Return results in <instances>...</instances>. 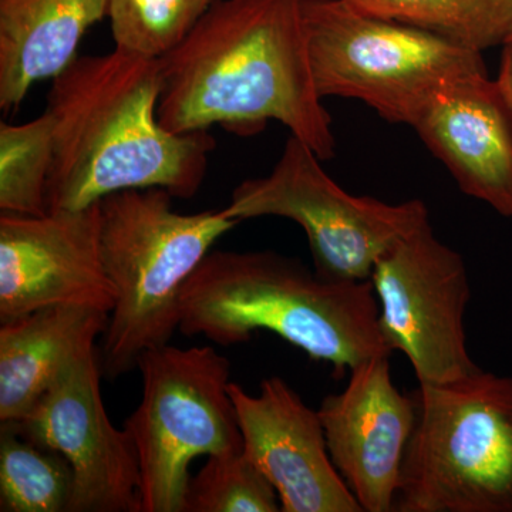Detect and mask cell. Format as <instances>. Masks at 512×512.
Here are the masks:
<instances>
[{"instance_id":"ffe728a7","label":"cell","mask_w":512,"mask_h":512,"mask_svg":"<svg viewBox=\"0 0 512 512\" xmlns=\"http://www.w3.org/2000/svg\"><path fill=\"white\" fill-rule=\"evenodd\" d=\"M215 0H110L117 49L161 59L187 39Z\"/></svg>"},{"instance_id":"8992f818","label":"cell","mask_w":512,"mask_h":512,"mask_svg":"<svg viewBox=\"0 0 512 512\" xmlns=\"http://www.w3.org/2000/svg\"><path fill=\"white\" fill-rule=\"evenodd\" d=\"M302 9L320 97L363 101L390 123L412 127L441 90L487 72L480 52L348 0H303Z\"/></svg>"},{"instance_id":"44dd1931","label":"cell","mask_w":512,"mask_h":512,"mask_svg":"<svg viewBox=\"0 0 512 512\" xmlns=\"http://www.w3.org/2000/svg\"><path fill=\"white\" fill-rule=\"evenodd\" d=\"M279 511L274 485L244 451L208 456L185 494L184 512Z\"/></svg>"},{"instance_id":"5b68a950","label":"cell","mask_w":512,"mask_h":512,"mask_svg":"<svg viewBox=\"0 0 512 512\" xmlns=\"http://www.w3.org/2000/svg\"><path fill=\"white\" fill-rule=\"evenodd\" d=\"M399 512H512V377L419 384Z\"/></svg>"},{"instance_id":"8fae6325","label":"cell","mask_w":512,"mask_h":512,"mask_svg":"<svg viewBox=\"0 0 512 512\" xmlns=\"http://www.w3.org/2000/svg\"><path fill=\"white\" fill-rule=\"evenodd\" d=\"M100 201L43 217L0 215V323L50 306L109 313L116 291L103 264Z\"/></svg>"},{"instance_id":"7a4b0ae2","label":"cell","mask_w":512,"mask_h":512,"mask_svg":"<svg viewBox=\"0 0 512 512\" xmlns=\"http://www.w3.org/2000/svg\"><path fill=\"white\" fill-rule=\"evenodd\" d=\"M160 59L114 49L76 57L53 79L50 211L83 210L107 195L163 188L188 200L201 188L214 138L177 134L158 121Z\"/></svg>"},{"instance_id":"d6986e66","label":"cell","mask_w":512,"mask_h":512,"mask_svg":"<svg viewBox=\"0 0 512 512\" xmlns=\"http://www.w3.org/2000/svg\"><path fill=\"white\" fill-rule=\"evenodd\" d=\"M53 165V117L0 124V210L43 217Z\"/></svg>"},{"instance_id":"7c38bea8","label":"cell","mask_w":512,"mask_h":512,"mask_svg":"<svg viewBox=\"0 0 512 512\" xmlns=\"http://www.w3.org/2000/svg\"><path fill=\"white\" fill-rule=\"evenodd\" d=\"M318 413L330 458L363 512L394 511L416 400L394 386L389 357L353 367L345 390L326 396Z\"/></svg>"},{"instance_id":"6da1fadb","label":"cell","mask_w":512,"mask_h":512,"mask_svg":"<svg viewBox=\"0 0 512 512\" xmlns=\"http://www.w3.org/2000/svg\"><path fill=\"white\" fill-rule=\"evenodd\" d=\"M302 3L215 0L187 39L160 59L161 126L177 134L221 126L248 137L278 121L320 160L335 156Z\"/></svg>"},{"instance_id":"9c48e42d","label":"cell","mask_w":512,"mask_h":512,"mask_svg":"<svg viewBox=\"0 0 512 512\" xmlns=\"http://www.w3.org/2000/svg\"><path fill=\"white\" fill-rule=\"evenodd\" d=\"M370 281L383 338L407 356L419 384L456 382L480 369L468 355L464 328L466 262L436 238L430 222L383 252Z\"/></svg>"},{"instance_id":"30bf717a","label":"cell","mask_w":512,"mask_h":512,"mask_svg":"<svg viewBox=\"0 0 512 512\" xmlns=\"http://www.w3.org/2000/svg\"><path fill=\"white\" fill-rule=\"evenodd\" d=\"M97 349L74 357L22 420L10 421L39 446L59 451L73 471L69 512H141L136 447L104 409Z\"/></svg>"},{"instance_id":"3957f363","label":"cell","mask_w":512,"mask_h":512,"mask_svg":"<svg viewBox=\"0 0 512 512\" xmlns=\"http://www.w3.org/2000/svg\"><path fill=\"white\" fill-rule=\"evenodd\" d=\"M379 311L372 281H329L271 251H215L181 293L180 332L231 346L269 330L342 376L392 355Z\"/></svg>"},{"instance_id":"5bb4252c","label":"cell","mask_w":512,"mask_h":512,"mask_svg":"<svg viewBox=\"0 0 512 512\" xmlns=\"http://www.w3.org/2000/svg\"><path fill=\"white\" fill-rule=\"evenodd\" d=\"M412 127L464 194L512 217V113L487 72L441 90Z\"/></svg>"},{"instance_id":"ac0fdd59","label":"cell","mask_w":512,"mask_h":512,"mask_svg":"<svg viewBox=\"0 0 512 512\" xmlns=\"http://www.w3.org/2000/svg\"><path fill=\"white\" fill-rule=\"evenodd\" d=\"M73 471L69 461L39 446L12 424L0 429V511L69 512Z\"/></svg>"},{"instance_id":"4fadbf2b","label":"cell","mask_w":512,"mask_h":512,"mask_svg":"<svg viewBox=\"0 0 512 512\" xmlns=\"http://www.w3.org/2000/svg\"><path fill=\"white\" fill-rule=\"evenodd\" d=\"M244 454L274 485L282 512H363L336 470L319 413L282 377L261 383L258 396L229 383Z\"/></svg>"},{"instance_id":"7402d4cb","label":"cell","mask_w":512,"mask_h":512,"mask_svg":"<svg viewBox=\"0 0 512 512\" xmlns=\"http://www.w3.org/2000/svg\"><path fill=\"white\" fill-rule=\"evenodd\" d=\"M498 89L512 113V37L503 45V55H501L500 73L497 80Z\"/></svg>"},{"instance_id":"2e32d148","label":"cell","mask_w":512,"mask_h":512,"mask_svg":"<svg viewBox=\"0 0 512 512\" xmlns=\"http://www.w3.org/2000/svg\"><path fill=\"white\" fill-rule=\"evenodd\" d=\"M110 0H0V109L18 110L33 84L76 59Z\"/></svg>"},{"instance_id":"52a82bcc","label":"cell","mask_w":512,"mask_h":512,"mask_svg":"<svg viewBox=\"0 0 512 512\" xmlns=\"http://www.w3.org/2000/svg\"><path fill=\"white\" fill-rule=\"evenodd\" d=\"M137 369L143 397L124 429L140 464L141 512H184L192 461L244 451L231 365L211 346L164 345L144 353Z\"/></svg>"},{"instance_id":"9a60e30c","label":"cell","mask_w":512,"mask_h":512,"mask_svg":"<svg viewBox=\"0 0 512 512\" xmlns=\"http://www.w3.org/2000/svg\"><path fill=\"white\" fill-rule=\"evenodd\" d=\"M109 313L84 306H50L0 323V420L19 421L33 409L74 357L96 348Z\"/></svg>"},{"instance_id":"ba28073f","label":"cell","mask_w":512,"mask_h":512,"mask_svg":"<svg viewBox=\"0 0 512 512\" xmlns=\"http://www.w3.org/2000/svg\"><path fill=\"white\" fill-rule=\"evenodd\" d=\"M308 144L289 136L274 170L244 181L225 211L239 222L281 217L301 225L315 271L338 282L370 281L377 259L400 238L429 224L421 200L389 204L343 190Z\"/></svg>"},{"instance_id":"e0dca14e","label":"cell","mask_w":512,"mask_h":512,"mask_svg":"<svg viewBox=\"0 0 512 512\" xmlns=\"http://www.w3.org/2000/svg\"><path fill=\"white\" fill-rule=\"evenodd\" d=\"M379 18L426 30L474 52L512 37V0H348Z\"/></svg>"},{"instance_id":"277c9868","label":"cell","mask_w":512,"mask_h":512,"mask_svg":"<svg viewBox=\"0 0 512 512\" xmlns=\"http://www.w3.org/2000/svg\"><path fill=\"white\" fill-rule=\"evenodd\" d=\"M163 188L114 192L100 201V247L116 291L99 352L101 375L113 380L137 369L151 349L180 330L185 285L212 245L237 227L225 208L197 214L173 210Z\"/></svg>"}]
</instances>
